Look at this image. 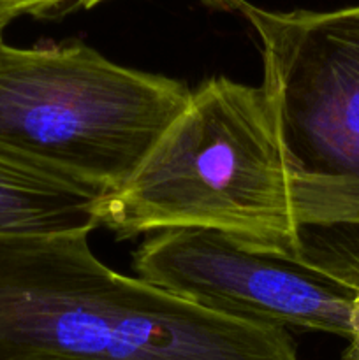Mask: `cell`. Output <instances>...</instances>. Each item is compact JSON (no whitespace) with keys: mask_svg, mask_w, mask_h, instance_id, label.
<instances>
[{"mask_svg":"<svg viewBox=\"0 0 359 360\" xmlns=\"http://www.w3.org/2000/svg\"><path fill=\"white\" fill-rule=\"evenodd\" d=\"M359 225V186L308 172L263 86L210 77L136 171L106 193L99 227L120 238L206 229L319 269Z\"/></svg>","mask_w":359,"mask_h":360,"instance_id":"6da1fadb","label":"cell"},{"mask_svg":"<svg viewBox=\"0 0 359 360\" xmlns=\"http://www.w3.org/2000/svg\"><path fill=\"white\" fill-rule=\"evenodd\" d=\"M88 236L0 239V360H299L285 327L116 273Z\"/></svg>","mask_w":359,"mask_h":360,"instance_id":"7a4b0ae2","label":"cell"},{"mask_svg":"<svg viewBox=\"0 0 359 360\" xmlns=\"http://www.w3.org/2000/svg\"><path fill=\"white\" fill-rule=\"evenodd\" d=\"M183 81L73 42L16 48L0 35V150L113 192L183 111Z\"/></svg>","mask_w":359,"mask_h":360,"instance_id":"3957f363","label":"cell"},{"mask_svg":"<svg viewBox=\"0 0 359 360\" xmlns=\"http://www.w3.org/2000/svg\"><path fill=\"white\" fill-rule=\"evenodd\" d=\"M252 25L266 91L284 141L308 172L359 186V6L267 11L234 0ZM319 273L359 292V225L331 248Z\"/></svg>","mask_w":359,"mask_h":360,"instance_id":"277c9868","label":"cell"},{"mask_svg":"<svg viewBox=\"0 0 359 360\" xmlns=\"http://www.w3.org/2000/svg\"><path fill=\"white\" fill-rule=\"evenodd\" d=\"M137 278L204 308L285 329L354 336L355 294L313 267L206 229L153 232L132 257Z\"/></svg>","mask_w":359,"mask_h":360,"instance_id":"5b68a950","label":"cell"},{"mask_svg":"<svg viewBox=\"0 0 359 360\" xmlns=\"http://www.w3.org/2000/svg\"><path fill=\"white\" fill-rule=\"evenodd\" d=\"M106 193L0 150V239L95 231Z\"/></svg>","mask_w":359,"mask_h":360,"instance_id":"8992f818","label":"cell"},{"mask_svg":"<svg viewBox=\"0 0 359 360\" xmlns=\"http://www.w3.org/2000/svg\"><path fill=\"white\" fill-rule=\"evenodd\" d=\"M106 0H0V35L11 21L21 16L58 18L76 11H87Z\"/></svg>","mask_w":359,"mask_h":360,"instance_id":"52a82bcc","label":"cell"},{"mask_svg":"<svg viewBox=\"0 0 359 360\" xmlns=\"http://www.w3.org/2000/svg\"><path fill=\"white\" fill-rule=\"evenodd\" d=\"M201 2L218 11H234V0H201Z\"/></svg>","mask_w":359,"mask_h":360,"instance_id":"ba28073f","label":"cell"},{"mask_svg":"<svg viewBox=\"0 0 359 360\" xmlns=\"http://www.w3.org/2000/svg\"><path fill=\"white\" fill-rule=\"evenodd\" d=\"M352 327H354V338H359V292L354 297V308H352Z\"/></svg>","mask_w":359,"mask_h":360,"instance_id":"9c48e42d","label":"cell"},{"mask_svg":"<svg viewBox=\"0 0 359 360\" xmlns=\"http://www.w3.org/2000/svg\"><path fill=\"white\" fill-rule=\"evenodd\" d=\"M348 360H359V338H354V340H351Z\"/></svg>","mask_w":359,"mask_h":360,"instance_id":"30bf717a","label":"cell"},{"mask_svg":"<svg viewBox=\"0 0 359 360\" xmlns=\"http://www.w3.org/2000/svg\"><path fill=\"white\" fill-rule=\"evenodd\" d=\"M9 360H51V359H9Z\"/></svg>","mask_w":359,"mask_h":360,"instance_id":"8fae6325","label":"cell"}]
</instances>
